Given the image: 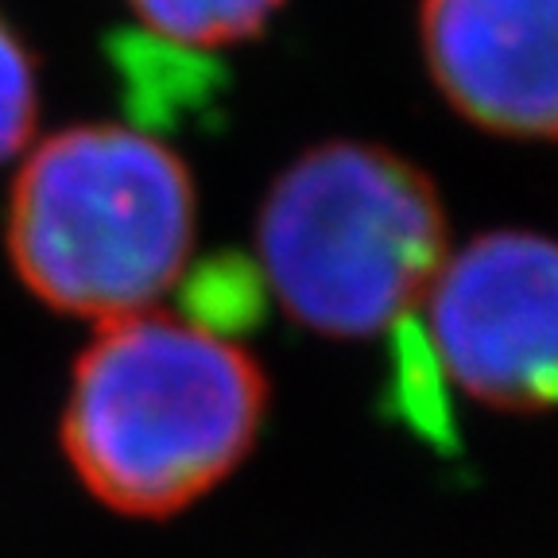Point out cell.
Listing matches in <instances>:
<instances>
[{"instance_id": "3957f363", "label": "cell", "mask_w": 558, "mask_h": 558, "mask_svg": "<svg viewBox=\"0 0 558 558\" xmlns=\"http://www.w3.org/2000/svg\"><path fill=\"white\" fill-rule=\"evenodd\" d=\"M260 276L323 338H373L427 299L450 256L438 186L411 159L330 140L279 171L256 226Z\"/></svg>"}, {"instance_id": "6da1fadb", "label": "cell", "mask_w": 558, "mask_h": 558, "mask_svg": "<svg viewBox=\"0 0 558 558\" xmlns=\"http://www.w3.org/2000/svg\"><path fill=\"white\" fill-rule=\"evenodd\" d=\"M268 380L253 353L186 318L97 323L70 376L62 450L101 505L136 520L183 512L253 450Z\"/></svg>"}, {"instance_id": "5b68a950", "label": "cell", "mask_w": 558, "mask_h": 558, "mask_svg": "<svg viewBox=\"0 0 558 558\" xmlns=\"http://www.w3.org/2000/svg\"><path fill=\"white\" fill-rule=\"evenodd\" d=\"M418 44L470 124L558 140V0H418Z\"/></svg>"}, {"instance_id": "277c9868", "label": "cell", "mask_w": 558, "mask_h": 558, "mask_svg": "<svg viewBox=\"0 0 558 558\" xmlns=\"http://www.w3.org/2000/svg\"><path fill=\"white\" fill-rule=\"evenodd\" d=\"M430 353L465 396L497 411L558 408V244L485 233L446 256L427 291Z\"/></svg>"}, {"instance_id": "8992f818", "label": "cell", "mask_w": 558, "mask_h": 558, "mask_svg": "<svg viewBox=\"0 0 558 558\" xmlns=\"http://www.w3.org/2000/svg\"><path fill=\"white\" fill-rule=\"evenodd\" d=\"M129 9L151 35H163L174 47L209 51L260 35L283 0H129Z\"/></svg>"}, {"instance_id": "ba28073f", "label": "cell", "mask_w": 558, "mask_h": 558, "mask_svg": "<svg viewBox=\"0 0 558 558\" xmlns=\"http://www.w3.org/2000/svg\"><path fill=\"white\" fill-rule=\"evenodd\" d=\"M39 121V74L24 35L0 12V163L27 148Z\"/></svg>"}, {"instance_id": "52a82bcc", "label": "cell", "mask_w": 558, "mask_h": 558, "mask_svg": "<svg viewBox=\"0 0 558 558\" xmlns=\"http://www.w3.org/2000/svg\"><path fill=\"white\" fill-rule=\"evenodd\" d=\"M186 323L202 326L206 333H241L264 311V276L241 256H214L206 260L183 288Z\"/></svg>"}, {"instance_id": "7a4b0ae2", "label": "cell", "mask_w": 558, "mask_h": 558, "mask_svg": "<svg viewBox=\"0 0 558 558\" xmlns=\"http://www.w3.org/2000/svg\"><path fill=\"white\" fill-rule=\"evenodd\" d=\"M194 179L156 136L74 124L44 140L9 194V260L59 314L94 323L151 311L194 244Z\"/></svg>"}, {"instance_id": "9c48e42d", "label": "cell", "mask_w": 558, "mask_h": 558, "mask_svg": "<svg viewBox=\"0 0 558 558\" xmlns=\"http://www.w3.org/2000/svg\"><path fill=\"white\" fill-rule=\"evenodd\" d=\"M438 361L430 353V341L403 318V338L396 345V392H400L403 415L415 418L418 430L430 438L450 435L446 423V403L438 400Z\"/></svg>"}]
</instances>
